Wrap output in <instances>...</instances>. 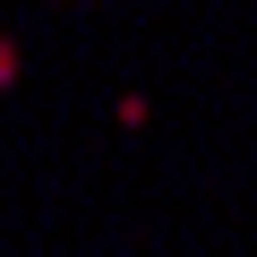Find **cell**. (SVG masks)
<instances>
[{"instance_id":"6da1fadb","label":"cell","mask_w":257,"mask_h":257,"mask_svg":"<svg viewBox=\"0 0 257 257\" xmlns=\"http://www.w3.org/2000/svg\"><path fill=\"white\" fill-rule=\"evenodd\" d=\"M0 86H18V43H0Z\"/></svg>"}]
</instances>
